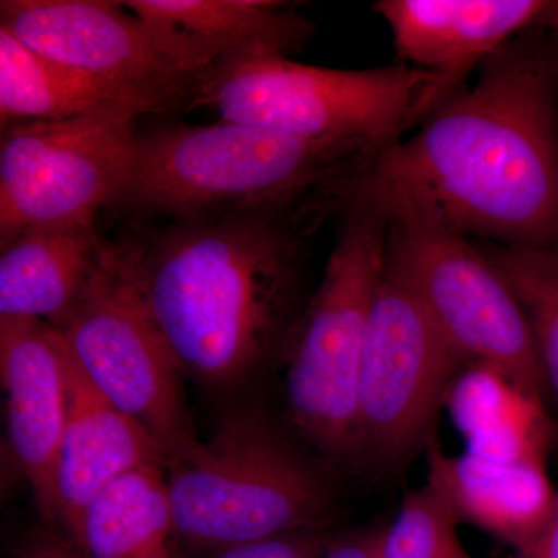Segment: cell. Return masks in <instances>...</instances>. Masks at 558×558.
<instances>
[{
    "label": "cell",
    "instance_id": "obj_13",
    "mask_svg": "<svg viewBox=\"0 0 558 558\" xmlns=\"http://www.w3.org/2000/svg\"><path fill=\"white\" fill-rule=\"evenodd\" d=\"M180 72L196 83L227 58L303 49L314 25L281 0H128Z\"/></svg>",
    "mask_w": 558,
    "mask_h": 558
},
{
    "label": "cell",
    "instance_id": "obj_25",
    "mask_svg": "<svg viewBox=\"0 0 558 558\" xmlns=\"http://www.w3.org/2000/svg\"><path fill=\"white\" fill-rule=\"evenodd\" d=\"M319 558H380V529L330 535Z\"/></svg>",
    "mask_w": 558,
    "mask_h": 558
},
{
    "label": "cell",
    "instance_id": "obj_4",
    "mask_svg": "<svg viewBox=\"0 0 558 558\" xmlns=\"http://www.w3.org/2000/svg\"><path fill=\"white\" fill-rule=\"evenodd\" d=\"M180 542L205 554L326 527L336 488L267 417L238 411L208 440H190L163 462Z\"/></svg>",
    "mask_w": 558,
    "mask_h": 558
},
{
    "label": "cell",
    "instance_id": "obj_16",
    "mask_svg": "<svg viewBox=\"0 0 558 558\" xmlns=\"http://www.w3.org/2000/svg\"><path fill=\"white\" fill-rule=\"evenodd\" d=\"M427 487L449 508L458 523L494 535L517 556L542 537L556 506L557 492L546 462H501L446 453L438 435L425 447Z\"/></svg>",
    "mask_w": 558,
    "mask_h": 558
},
{
    "label": "cell",
    "instance_id": "obj_19",
    "mask_svg": "<svg viewBox=\"0 0 558 558\" xmlns=\"http://www.w3.org/2000/svg\"><path fill=\"white\" fill-rule=\"evenodd\" d=\"M465 451L501 462H546L554 440L549 409L505 373L468 363L444 402Z\"/></svg>",
    "mask_w": 558,
    "mask_h": 558
},
{
    "label": "cell",
    "instance_id": "obj_26",
    "mask_svg": "<svg viewBox=\"0 0 558 558\" xmlns=\"http://www.w3.org/2000/svg\"><path fill=\"white\" fill-rule=\"evenodd\" d=\"M515 558H558V492L553 515L542 537L526 553Z\"/></svg>",
    "mask_w": 558,
    "mask_h": 558
},
{
    "label": "cell",
    "instance_id": "obj_23",
    "mask_svg": "<svg viewBox=\"0 0 558 558\" xmlns=\"http://www.w3.org/2000/svg\"><path fill=\"white\" fill-rule=\"evenodd\" d=\"M329 538L328 527L304 529L260 542L209 550L202 558H319Z\"/></svg>",
    "mask_w": 558,
    "mask_h": 558
},
{
    "label": "cell",
    "instance_id": "obj_15",
    "mask_svg": "<svg viewBox=\"0 0 558 558\" xmlns=\"http://www.w3.org/2000/svg\"><path fill=\"white\" fill-rule=\"evenodd\" d=\"M548 0H380L399 62L439 73L459 86L481 62L542 24Z\"/></svg>",
    "mask_w": 558,
    "mask_h": 558
},
{
    "label": "cell",
    "instance_id": "obj_24",
    "mask_svg": "<svg viewBox=\"0 0 558 558\" xmlns=\"http://www.w3.org/2000/svg\"><path fill=\"white\" fill-rule=\"evenodd\" d=\"M17 558H86L75 543L54 526L40 527L22 543Z\"/></svg>",
    "mask_w": 558,
    "mask_h": 558
},
{
    "label": "cell",
    "instance_id": "obj_27",
    "mask_svg": "<svg viewBox=\"0 0 558 558\" xmlns=\"http://www.w3.org/2000/svg\"><path fill=\"white\" fill-rule=\"evenodd\" d=\"M553 10V9H550ZM546 24L549 25L550 31H553L554 40H556V50H557V65H558V21L553 20V17L548 16L545 17Z\"/></svg>",
    "mask_w": 558,
    "mask_h": 558
},
{
    "label": "cell",
    "instance_id": "obj_18",
    "mask_svg": "<svg viewBox=\"0 0 558 558\" xmlns=\"http://www.w3.org/2000/svg\"><path fill=\"white\" fill-rule=\"evenodd\" d=\"M183 102L167 95L128 89L58 64L0 27V123L72 119L101 109H131L140 116L168 112Z\"/></svg>",
    "mask_w": 558,
    "mask_h": 558
},
{
    "label": "cell",
    "instance_id": "obj_12",
    "mask_svg": "<svg viewBox=\"0 0 558 558\" xmlns=\"http://www.w3.org/2000/svg\"><path fill=\"white\" fill-rule=\"evenodd\" d=\"M7 438L40 515L57 526V468L65 422L64 343L35 318H0Z\"/></svg>",
    "mask_w": 558,
    "mask_h": 558
},
{
    "label": "cell",
    "instance_id": "obj_1",
    "mask_svg": "<svg viewBox=\"0 0 558 558\" xmlns=\"http://www.w3.org/2000/svg\"><path fill=\"white\" fill-rule=\"evenodd\" d=\"M469 240L558 245V65L545 21L355 179L347 202Z\"/></svg>",
    "mask_w": 558,
    "mask_h": 558
},
{
    "label": "cell",
    "instance_id": "obj_20",
    "mask_svg": "<svg viewBox=\"0 0 558 558\" xmlns=\"http://www.w3.org/2000/svg\"><path fill=\"white\" fill-rule=\"evenodd\" d=\"M86 558H180L163 465L134 470L102 488L73 539Z\"/></svg>",
    "mask_w": 558,
    "mask_h": 558
},
{
    "label": "cell",
    "instance_id": "obj_2",
    "mask_svg": "<svg viewBox=\"0 0 558 558\" xmlns=\"http://www.w3.org/2000/svg\"><path fill=\"white\" fill-rule=\"evenodd\" d=\"M290 220H180L134 241L150 311L185 376L213 388L248 379L290 329L301 238Z\"/></svg>",
    "mask_w": 558,
    "mask_h": 558
},
{
    "label": "cell",
    "instance_id": "obj_8",
    "mask_svg": "<svg viewBox=\"0 0 558 558\" xmlns=\"http://www.w3.org/2000/svg\"><path fill=\"white\" fill-rule=\"evenodd\" d=\"M385 269L421 301L465 362L494 366L554 407L526 314L476 241L417 223L388 222Z\"/></svg>",
    "mask_w": 558,
    "mask_h": 558
},
{
    "label": "cell",
    "instance_id": "obj_7",
    "mask_svg": "<svg viewBox=\"0 0 558 558\" xmlns=\"http://www.w3.org/2000/svg\"><path fill=\"white\" fill-rule=\"evenodd\" d=\"M53 328L101 395L153 436L163 462L194 439L185 373L150 311L134 241L106 244L80 300Z\"/></svg>",
    "mask_w": 558,
    "mask_h": 558
},
{
    "label": "cell",
    "instance_id": "obj_6",
    "mask_svg": "<svg viewBox=\"0 0 558 558\" xmlns=\"http://www.w3.org/2000/svg\"><path fill=\"white\" fill-rule=\"evenodd\" d=\"M322 281L290 337L286 400L301 438L337 464L359 465V379L385 271L388 220L349 202Z\"/></svg>",
    "mask_w": 558,
    "mask_h": 558
},
{
    "label": "cell",
    "instance_id": "obj_5",
    "mask_svg": "<svg viewBox=\"0 0 558 558\" xmlns=\"http://www.w3.org/2000/svg\"><path fill=\"white\" fill-rule=\"evenodd\" d=\"M461 87L403 62L344 70L301 64L282 54H241L196 81L193 105L215 109L220 120L384 150Z\"/></svg>",
    "mask_w": 558,
    "mask_h": 558
},
{
    "label": "cell",
    "instance_id": "obj_11",
    "mask_svg": "<svg viewBox=\"0 0 558 558\" xmlns=\"http://www.w3.org/2000/svg\"><path fill=\"white\" fill-rule=\"evenodd\" d=\"M0 27L49 60L116 86L185 105L196 83L180 72L153 33L121 2L2 0Z\"/></svg>",
    "mask_w": 558,
    "mask_h": 558
},
{
    "label": "cell",
    "instance_id": "obj_10",
    "mask_svg": "<svg viewBox=\"0 0 558 558\" xmlns=\"http://www.w3.org/2000/svg\"><path fill=\"white\" fill-rule=\"evenodd\" d=\"M140 113L101 109L2 131L0 247L36 227L95 223L126 180Z\"/></svg>",
    "mask_w": 558,
    "mask_h": 558
},
{
    "label": "cell",
    "instance_id": "obj_22",
    "mask_svg": "<svg viewBox=\"0 0 558 558\" xmlns=\"http://www.w3.org/2000/svg\"><path fill=\"white\" fill-rule=\"evenodd\" d=\"M458 526L432 488L410 492L391 523L380 529V558H472Z\"/></svg>",
    "mask_w": 558,
    "mask_h": 558
},
{
    "label": "cell",
    "instance_id": "obj_9",
    "mask_svg": "<svg viewBox=\"0 0 558 558\" xmlns=\"http://www.w3.org/2000/svg\"><path fill=\"white\" fill-rule=\"evenodd\" d=\"M465 365L421 301L385 269L360 368L359 465L392 472L425 450Z\"/></svg>",
    "mask_w": 558,
    "mask_h": 558
},
{
    "label": "cell",
    "instance_id": "obj_14",
    "mask_svg": "<svg viewBox=\"0 0 558 558\" xmlns=\"http://www.w3.org/2000/svg\"><path fill=\"white\" fill-rule=\"evenodd\" d=\"M65 422L57 468L58 521L73 543L95 497L134 470L163 465V453L138 422L113 405L73 359L64 339Z\"/></svg>",
    "mask_w": 558,
    "mask_h": 558
},
{
    "label": "cell",
    "instance_id": "obj_3",
    "mask_svg": "<svg viewBox=\"0 0 558 558\" xmlns=\"http://www.w3.org/2000/svg\"><path fill=\"white\" fill-rule=\"evenodd\" d=\"M380 150L220 120L138 132L113 207L180 220L255 215L315 230Z\"/></svg>",
    "mask_w": 558,
    "mask_h": 558
},
{
    "label": "cell",
    "instance_id": "obj_17",
    "mask_svg": "<svg viewBox=\"0 0 558 558\" xmlns=\"http://www.w3.org/2000/svg\"><path fill=\"white\" fill-rule=\"evenodd\" d=\"M106 244L95 223L22 231L0 247V318L60 325L86 289Z\"/></svg>",
    "mask_w": 558,
    "mask_h": 558
},
{
    "label": "cell",
    "instance_id": "obj_28",
    "mask_svg": "<svg viewBox=\"0 0 558 558\" xmlns=\"http://www.w3.org/2000/svg\"><path fill=\"white\" fill-rule=\"evenodd\" d=\"M549 16L558 21V2H554L553 10L549 11Z\"/></svg>",
    "mask_w": 558,
    "mask_h": 558
},
{
    "label": "cell",
    "instance_id": "obj_21",
    "mask_svg": "<svg viewBox=\"0 0 558 558\" xmlns=\"http://www.w3.org/2000/svg\"><path fill=\"white\" fill-rule=\"evenodd\" d=\"M478 245L513 290L526 314L558 411V245L521 247L492 242Z\"/></svg>",
    "mask_w": 558,
    "mask_h": 558
}]
</instances>
